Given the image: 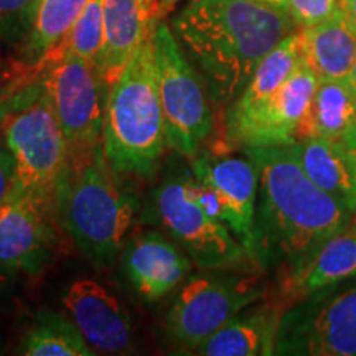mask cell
<instances>
[{"label": "cell", "instance_id": "obj_1", "mask_svg": "<svg viewBox=\"0 0 356 356\" xmlns=\"http://www.w3.org/2000/svg\"><path fill=\"white\" fill-rule=\"evenodd\" d=\"M172 29L211 99L229 108L262 58L297 25L286 8L264 0H188Z\"/></svg>", "mask_w": 356, "mask_h": 356}, {"label": "cell", "instance_id": "obj_2", "mask_svg": "<svg viewBox=\"0 0 356 356\" xmlns=\"http://www.w3.org/2000/svg\"><path fill=\"white\" fill-rule=\"evenodd\" d=\"M259 177L256 204L257 266L282 264L287 270L309 262L350 213L307 175L293 144L244 149Z\"/></svg>", "mask_w": 356, "mask_h": 356}, {"label": "cell", "instance_id": "obj_3", "mask_svg": "<svg viewBox=\"0 0 356 356\" xmlns=\"http://www.w3.org/2000/svg\"><path fill=\"white\" fill-rule=\"evenodd\" d=\"M165 145L152 33L109 86L102 150L118 175L149 178L157 172Z\"/></svg>", "mask_w": 356, "mask_h": 356}, {"label": "cell", "instance_id": "obj_4", "mask_svg": "<svg viewBox=\"0 0 356 356\" xmlns=\"http://www.w3.org/2000/svg\"><path fill=\"white\" fill-rule=\"evenodd\" d=\"M15 76L37 79L65 134L70 175L81 172L102 150L109 88L97 73L96 65L66 51L60 42L35 63L22 65Z\"/></svg>", "mask_w": 356, "mask_h": 356}, {"label": "cell", "instance_id": "obj_5", "mask_svg": "<svg viewBox=\"0 0 356 356\" xmlns=\"http://www.w3.org/2000/svg\"><path fill=\"white\" fill-rule=\"evenodd\" d=\"M115 175L104 150H99L88 167L68 177L58 200L61 225L84 259L99 269L121 257L139 208Z\"/></svg>", "mask_w": 356, "mask_h": 356}, {"label": "cell", "instance_id": "obj_6", "mask_svg": "<svg viewBox=\"0 0 356 356\" xmlns=\"http://www.w3.org/2000/svg\"><path fill=\"white\" fill-rule=\"evenodd\" d=\"M3 91L8 111L0 124V136L15 160V190L55 203L58 211V200L70 177L68 147L60 122L37 79Z\"/></svg>", "mask_w": 356, "mask_h": 356}, {"label": "cell", "instance_id": "obj_7", "mask_svg": "<svg viewBox=\"0 0 356 356\" xmlns=\"http://www.w3.org/2000/svg\"><path fill=\"white\" fill-rule=\"evenodd\" d=\"M142 216L180 244L198 269L234 270L254 264L228 226L198 202L191 173L160 181Z\"/></svg>", "mask_w": 356, "mask_h": 356}, {"label": "cell", "instance_id": "obj_8", "mask_svg": "<svg viewBox=\"0 0 356 356\" xmlns=\"http://www.w3.org/2000/svg\"><path fill=\"white\" fill-rule=\"evenodd\" d=\"M154 53L167 147L193 160L213 131V113L204 79L165 24L155 26Z\"/></svg>", "mask_w": 356, "mask_h": 356}, {"label": "cell", "instance_id": "obj_9", "mask_svg": "<svg viewBox=\"0 0 356 356\" xmlns=\"http://www.w3.org/2000/svg\"><path fill=\"white\" fill-rule=\"evenodd\" d=\"M266 296L257 275H229L218 270L195 274L184 284L163 322L165 335L177 346L197 350L244 309Z\"/></svg>", "mask_w": 356, "mask_h": 356}, {"label": "cell", "instance_id": "obj_10", "mask_svg": "<svg viewBox=\"0 0 356 356\" xmlns=\"http://www.w3.org/2000/svg\"><path fill=\"white\" fill-rule=\"evenodd\" d=\"M275 355L356 356V287L289 307L280 317Z\"/></svg>", "mask_w": 356, "mask_h": 356}, {"label": "cell", "instance_id": "obj_11", "mask_svg": "<svg viewBox=\"0 0 356 356\" xmlns=\"http://www.w3.org/2000/svg\"><path fill=\"white\" fill-rule=\"evenodd\" d=\"M56 204L15 190L0 208V270L37 275L51 261L56 246Z\"/></svg>", "mask_w": 356, "mask_h": 356}, {"label": "cell", "instance_id": "obj_12", "mask_svg": "<svg viewBox=\"0 0 356 356\" xmlns=\"http://www.w3.org/2000/svg\"><path fill=\"white\" fill-rule=\"evenodd\" d=\"M318 86V78L304 61L269 101L244 114L226 115L229 147H270L297 142V132Z\"/></svg>", "mask_w": 356, "mask_h": 356}, {"label": "cell", "instance_id": "obj_13", "mask_svg": "<svg viewBox=\"0 0 356 356\" xmlns=\"http://www.w3.org/2000/svg\"><path fill=\"white\" fill-rule=\"evenodd\" d=\"M191 173L208 186L215 198L218 216L256 262V204L259 177L251 159L231 157L222 152L198 154ZM259 267V266H257Z\"/></svg>", "mask_w": 356, "mask_h": 356}, {"label": "cell", "instance_id": "obj_14", "mask_svg": "<svg viewBox=\"0 0 356 356\" xmlns=\"http://www.w3.org/2000/svg\"><path fill=\"white\" fill-rule=\"evenodd\" d=\"M63 307L96 353L121 355L131 350L132 318L126 305L95 279L81 277L66 289Z\"/></svg>", "mask_w": 356, "mask_h": 356}, {"label": "cell", "instance_id": "obj_15", "mask_svg": "<svg viewBox=\"0 0 356 356\" xmlns=\"http://www.w3.org/2000/svg\"><path fill=\"white\" fill-rule=\"evenodd\" d=\"M191 262L180 244L160 231L131 236L121 252L122 273L137 296L149 304L175 291L190 275Z\"/></svg>", "mask_w": 356, "mask_h": 356}, {"label": "cell", "instance_id": "obj_16", "mask_svg": "<svg viewBox=\"0 0 356 356\" xmlns=\"http://www.w3.org/2000/svg\"><path fill=\"white\" fill-rule=\"evenodd\" d=\"M162 0H104V42L96 61L106 86L121 76L124 68L152 37Z\"/></svg>", "mask_w": 356, "mask_h": 356}, {"label": "cell", "instance_id": "obj_17", "mask_svg": "<svg viewBox=\"0 0 356 356\" xmlns=\"http://www.w3.org/2000/svg\"><path fill=\"white\" fill-rule=\"evenodd\" d=\"M356 274V225L338 233L309 262L282 274L274 302L286 312L297 302Z\"/></svg>", "mask_w": 356, "mask_h": 356}, {"label": "cell", "instance_id": "obj_18", "mask_svg": "<svg viewBox=\"0 0 356 356\" xmlns=\"http://www.w3.org/2000/svg\"><path fill=\"white\" fill-rule=\"evenodd\" d=\"M300 51L318 81H348L356 60V29L343 8L300 29Z\"/></svg>", "mask_w": 356, "mask_h": 356}, {"label": "cell", "instance_id": "obj_19", "mask_svg": "<svg viewBox=\"0 0 356 356\" xmlns=\"http://www.w3.org/2000/svg\"><path fill=\"white\" fill-rule=\"evenodd\" d=\"M284 310L275 304L257 307L249 314H238L195 350L207 356L275 355V340Z\"/></svg>", "mask_w": 356, "mask_h": 356}, {"label": "cell", "instance_id": "obj_20", "mask_svg": "<svg viewBox=\"0 0 356 356\" xmlns=\"http://www.w3.org/2000/svg\"><path fill=\"white\" fill-rule=\"evenodd\" d=\"M293 149L312 181L356 215V181L341 140L310 137L296 142Z\"/></svg>", "mask_w": 356, "mask_h": 356}, {"label": "cell", "instance_id": "obj_21", "mask_svg": "<svg viewBox=\"0 0 356 356\" xmlns=\"http://www.w3.org/2000/svg\"><path fill=\"white\" fill-rule=\"evenodd\" d=\"M356 124V92L348 81H318L297 142L322 137L340 140Z\"/></svg>", "mask_w": 356, "mask_h": 356}, {"label": "cell", "instance_id": "obj_22", "mask_svg": "<svg viewBox=\"0 0 356 356\" xmlns=\"http://www.w3.org/2000/svg\"><path fill=\"white\" fill-rule=\"evenodd\" d=\"M302 61L300 32H292L273 48L249 79L241 96L228 108L226 115L244 114L259 108L286 84Z\"/></svg>", "mask_w": 356, "mask_h": 356}, {"label": "cell", "instance_id": "obj_23", "mask_svg": "<svg viewBox=\"0 0 356 356\" xmlns=\"http://www.w3.org/2000/svg\"><path fill=\"white\" fill-rule=\"evenodd\" d=\"M17 353L25 356H92L88 341L70 315L40 310L22 337Z\"/></svg>", "mask_w": 356, "mask_h": 356}, {"label": "cell", "instance_id": "obj_24", "mask_svg": "<svg viewBox=\"0 0 356 356\" xmlns=\"http://www.w3.org/2000/svg\"><path fill=\"white\" fill-rule=\"evenodd\" d=\"M89 0H40L25 40V55L32 65L63 40Z\"/></svg>", "mask_w": 356, "mask_h": 356}, {"label": "cell", "instance_id": "obj_25", "mask_svg": "<svg viewBox=\"0 0 356 356\" xmlns=\"http://www.w3.org/2000/svg\"><path fill=\"white\" fill-rule=\"evenodd\" d=\"M61 42L66 51L96 65L104 42V0H89Z\"/></svg>", "mask_w": 356, "mask_h": 356}, {"label": "cell", "instance_id": "obj_26", "mask_svg": "<svg viewBox=\"0 0 356 356\" xmlns=\"http://www.w3.org/2000/svg\"><path fill=\"white\" fill-rule=\"evenodd\" d=\"M40 0H0V38L10 43L26 40Z\"/></svg>", "mask_w": 356, "mask_h": 356}, {"label": "cell", "instance_id": "obj_27", "mask_svg": "<svg viewBox=\"0 0 356 356\" xmlns=\"http://www.w3.org/2000/svg\"><path fill=\"white\" fill-rule=\"evenodd\" d=\"M341 8V0H287L286 10L299 29L320 24Z\"/></svg>", "mask_w": 356, "mask_h": 356}, {"label": "cell", "instance_id": "obj_28", "mask_svg": "<svg viewBox=\"0 0 356 356\" xmlns=\"http://www.w3.org/2000/svg\"><path fill=\"white\" fill-rule=\"evenodd\" d=\"M17 184L15 160L6 142L0 140V208L10 198Z\"/></svg>", "mask_w": 356, "mask_h": 356}, {"label": "cell", "instance_id": "obj_29", "mask_svg": "<svg viewBox=\"0 0 356 356\" xmlns=\"http://www.w3.org/2000/svg\"><path fill=\"white\" fill-rule=\"evenodd\" d=\"M341 144L345 147V152L346 157L350 160V165H351V172H353L355 181H356V124L353 127L350 129L348 132L341 137Z\"/></svg>", "mask_w": 356, "mask_h": 356}, {"label": "cell", "instance_id": "obj_30", "mask_svg": "<svg viewBox=\"0 0 356 356\" xmlns=\"http://www.w3.org/2000/svg\"><path fill=\"white\" fill-rule=\"evenodd\" d=\"M341 8L356 29V0H341Z\"/></svg>", "mask_w": 356, "mask_h": 356}, {"label": "cell", "instance_id": "obj_31", "mask_svg": "<svg viewBox=\"0 0 356 356\" xmlns=\"http://www.w3.org/2000/svg\"><path fill=\"white\" fill-rule=\"evenodd\" d=\"M8 111V97L3 92V89H0V124H2V119L6 118Z\"/></svg>", "mask_w": 356, "mask_h": 356}, {"label": "cell", "instance_id": "obj_32", "mask_svg": "<svg viewBox=\"0 0 356 356\" xmlns=\"http://www.w3.org/2000/svg\"><path fill=\"white\" fill-rule=\"evenodd\" d=\"M348 83L350 86L353 88V91L356 92V60H355V65H353V70H351L350 73V78H348Z\"/></svg>", "mask_w": 356, "mask_h": 356}, {"label": "cell", "instance_id": "obj_33", "mask_svg": "<svg viewBox=\"0 0 356 356\" xmlns=\"http://www.w3.org/2000/svg\"><path fill=\"white\" fill-rule=\"evenodd\" d=\"M264 2L273 3V6H277V7L286 8V2H287V0H264Z\"/></svg>", "mask_w": 356, "mask_h": 356}, {"label": "cell", "instance_id": "obj_34", "mask_svg": "<svg viewBox=\"0 0 356 356\" xmlns=\"http://www.w3.org/2000/svg\"><path fill=\"white\" fill-rule=\"evenodd\" d=\"M7 279H8V275H6L2 273V270H0V292H2V289H3V284L7 282Z\"/></svg>", "mask_w": 356, "mask_h": 356}, {"label": "cell", "instance_id": "obj_35", "mask_svg": "<svg viewBox=\"0 0 356 356\" xmlns=\"http://www.w3.org/2000/svg\"><path fill=\"white\" fill-rule=\"evenodd\" d=\"M351 225H356V215H353V218H351Z\"/></svg>", "mask_w": 356, "mask_h": 356}, {"label": "cell", "instance_id": "obj_36", "mask_svg": "<svg viewBox=\"0 0 356 356\" xmlns=\"http://www.w3.org/2000/svg\"><path fill=\"white\" fill-rule=\"evenodd\" d=\"M163 2H167V0H163Z\"/></svg>", "mask_w": 356, "mask_h": 356}]
</instances>
